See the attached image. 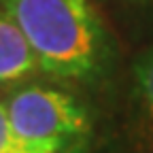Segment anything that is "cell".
<instances>
[{"label": "cell", "mask_w": 153, "mask_h": 153, "mask_svg": "<svg viewBox=\"0 0 153 153\" xmlns=\"http://www.w3.org/2000/svg\"><path fill=\"white\" fill-rule=\"evenodd\" d=\"M36 70L38 62L28 38L0 7V85L24 81Z\"/></svg>", "instance_id": "obj_3"}, {"label": "cell", "mask_w": 153, "mask_h": 153, "mask_svg": "<svg viewBox=\"0 0 153 153\" xmlns=\"http://www.w3.org/2000/svg\"><path fill=\"white\" fill-rule=\"evenodd\" d=\"M134 81H136V94L153 117V47L147 49L136 62H134Z\"/></svg>", "instance_id": "obj_4"}, {"label": "cell", "mask_w": 153, "mask_h": 153, "mask_svg": "<svg viewBox=\"0 0 153 153\" xmlns=\"http://www.w3.org/2000/svg\"><path fill=\"white\" fill-rule=\"evenodd\" d=\"M0 153H30L24 143L17 138L4 102H0Z\"/></svg>", "instance_id": "obj_5"}, {"label": "cell", "mask_w": 153, "mask_h": 153, "mask_svg": "<svg viewBox=\"0 0 153 153\" xmlns=\"http://www.w3.org/2000/svg\"><path fill=\"white\" fill-rule=\"evenodd\" d=\"M4 106L30 153H79L89 134L87 111L62 89L24 85L7 96Z\"/></svg>", "instance_id": "obj_2"}, {"label": "cell", "mask_w": 153, "mask_h": 153, "mask_svg": "<svg viewBox=\"0 0 153 153\" xmlns=\"http://www.w3.org/2000/svg\"><path fill=\"white\" fill-rule=\"evenodd\" d=\"M28 38L38 68L55 79L91 81L108 62V45L87 0H0Z\"/></svg>", "instance_id": "obj_1"}]
</instances>
